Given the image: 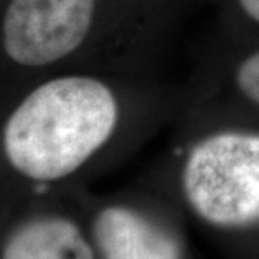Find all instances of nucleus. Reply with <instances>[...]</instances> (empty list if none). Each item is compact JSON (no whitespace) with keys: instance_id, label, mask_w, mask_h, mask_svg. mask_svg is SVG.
Listing matches in <instances>:
<instances>
[{"instance_id":"nucleus-1","label":"nucleus","mask_w":259,"mask_h":259,"mask_svg":"<svg viewBox=\"0 0 259 259\" xmlns=\"http://www.w3.org/2000/svg\"><path fill=\"white\" fill-rule=\"evenodd\" d=\"M181 84L164 75L62 70L44 75L10 112L4 152L37 184L67 179L124 139L178 119Z\"/></svg>"},{"instance_id":"nucleus-2","label":"nucleus","mask_w":259,"mask_h":259,"mask_svg":"<svg viewBox=\"0 0 259 259\" xmlns=\"http://www.w3.org/2000/svg\"><path fill=\"white\" fill-rule=\"evenodd\" d=\"M196 0H9L5 56L42 74L164 75Z\"/></svg>"},{"instance_id":"nucleus-3","label":"nucleus","mask_w":259,"mask_h":259,"mask_svg":"<svg viewBox=\"0 0 259 259\" xmlns=\"http://www.w3.org/2000/svg\"><path fill=\"white\" fill-rule=\"evenodd\" d=\"M172 166L178 201L207 228L259 233V125L178 115Z\"/></svg>"},{"instance_id":"nucleus-4","label":"nucleus","mask_w":259,"mask_h":259,"mask_svg":"<svg viewBox=\"0 0 259 259\" xmlns=\"http://www.w3.org/2000/svg\"><path fill=\"white\" fill-rule=\"evenodd\" d=\"M178 115L234 119L259 125V37L214 32L181 84Z\"/></svg>"},{"instance_id":"nucleus-5","label":"nucleus","mask_w":259,"mask_h":259,"mask_svg":"<svg viewBox=\"0 0 259 259\" xmlns=\"http://www.w3.org/2000/svg\"><path fill=\"white\" fill-rule=\"evenodd\" d=\"M92 234L102 259H183V246L156 201H125L94 214Z\"/></svg>"},{"instance_id":"nucleus-6","label":"nucleus","mask_w":259,"mask_h":259,"mask_svg":"<svg viewBox=\"0 0 259 259\" xmlns=\"http://www.w3.org/2000/svg\"><path fill=\"white\" fill-rule=\"evenodd\" d=\"M2 259H94V251L72 219L47 214L22 223L5 241Z\"/></svg>"},{"instance_id":"nucleus-7","label":"nucleus","mask_w":259,"mask_h":259,"mask_svg":"<svg viewBox=\"0 0 259 259\" xmlns=\"http://www.w3.org/2000/svg\"><path fill=\"white\" fill-rule=\"evenodd\" d=\"M214 32L231 38L259 37V0H206Z\"/></svg>"}]
</instances>
